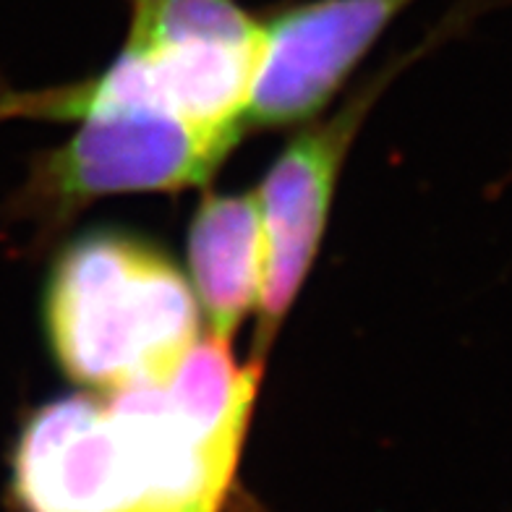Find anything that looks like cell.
I'll return each instance as SVG.
<instances>
[{"label":"cell","mask_w":512,"mask_h":512,"mask_svg":"<svg viewBox=\"0 0 512 512\" xmlns=\"http://www.w3.org/2000/svg\"><path fill=\"white\" fill-rule=\"evenodd\" d=\"M45 322L63 371L105 395L168 379L199 343V306L181 272L115 233L81 238L58 259Z\"/></svg>","instance_id":"obj_2"},{"label":"cell","mask_w":512,"mask_h":512,"mask_svg":"<svg viewBox=\"0 0 512 512\" xmlns=\"http://www.w3.org/2000/svg\"><path fill=\"white\" fill-rule=\"evenodd\" d=\"M74 115L84 123L45 168V196L66 212L97 196L204 183L241 136L144 105H89Z\"/></svg>","instance_id":"obj_4"},{"label":"cell","mask_w":512,"mask_h":512,"mask_svg":"<svg viewBox=\"0 0 512 512\" xmlns=\"http://www.w3.org/2000/svg\"><path fill=\"white\" fill-rule=\"evenodd\" d=\"M411 3L311 0L264 24V53L246 123L288 126L311 118Z\"/></svg>","instance_id":"obj_5"},{"label":"cell","mask_w":512,"mask_h":512,"mask_svg":"<svg viewBox=\"0 0 512 512\" xmlns=\"http://www.w3.org/2000/svg\"><path fill=\"white\" fill-rule=\"evenodd\" d=\"M262 358L199 340L168 379L55 400L14 450L24 512H220L254 411Z\"/></svg>","instance_id":"obj_1"},{"label":"cell","mask_w":512,"mask_h":512,"mask_svg":"<svg viewBox=\"0 0 512 512\" xmlns=\"http://www.w3.org/2000/svg\"><path fill=\"white\" fill-rule=\"evenodd\" d=\"M264 53V24L236 0H131L126 48L113 66L45 113L144 105L209 128L243 131Z\"/></svg>","instance_id":"obj_3"},{"label":"cell","mask_w":512,"mask_h":512,"mask_svg":"<svg viewBox=\"0 0 512 512\" xmlns=\"http://www.w3.org/2000/svg\"><path fill=\"white\" fill-rule=\"evenodd\" d=\"M189 259L215 337L230 340L262 301L267 241L259 196H207L191 225Z\"/></svg>","instance_id":"obj_7"},{"label":"cell","mask_w":512,"mask_h":512,"mask_svg":"<svg viewBox=\"0 0 512 512\" xmlns=\"http://www.w3.org/2000/svg\"><path fill=\"white\" fill-rule=\"evenodd\" d=\"M364 102H351L332 121L298 134L256 191L262 207L267 272L259 301V343L270 345L304 285L322 241L337 173L351 147Z\"/></svg>","instance_id":"obj_6"}]
</instances>
